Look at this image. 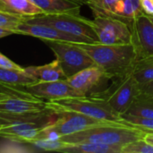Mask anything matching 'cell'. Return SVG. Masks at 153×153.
Returning a JSON list of instances; mask_svg holds the SVG:
<instances>
[{
	"label": "cell",
	"mask_w": 153,
	"mask_h": 153,
	"mask_svg": "<svg viewBox=\"0 0 153 153\" xmlns=\"http://www.w3.org/2000/svg\"><path fill=\"white\" fill-rule=\"evenodd\" d=\"M145 134L144 130L130 126L121 120L100 121L82 131L64 135L60 138V141L69 144L95 143L123 146L143 139Z\"/></svg>",
	"instance_id": "obj_1"
},
{
	"label": "cell",
	"mask_w": 153,
	"mask_h": 153,
	"mask_svg": "<svg viewBox=\"0 0 153 153\" xmlns=\"http://www.w3.org/2000/svg\"><path fill=\"white\" fill-rule=\"evenodd\" d=\"M79 45L92 58L95 65L100 67L111 79L132 72L137 60L132 43L103 44L96 42L80 43Z\"/></svg>",
	"instance_id": "obj_2"
},
{
	"label": "cell",
	"mask_w": 153,
	"mask_h": 153,
	"mask_svg": "<svg viewBox=\"0 0 153 153\" xmlns=\"http://www.w3.org/2000/svg\"><path fill=\"white\" fill-rule=\"evenodd\" d=\"M46 102L47 107L56 113L74 111L103 121H119L121 118L105 100L97 96L70 97Z\"/></svg>",
	"instance_id": "obj_3"
},
{
	"label": "cell",
	"mask_w": 153,
	"mask_h": 153,
	"mask_svg": "<svg viewBox=\"0 0 153 153\" xmlns=\"http://www.w3.org/2000/svg\"><path fill=\"white\" fill-rule=\"evenodd\" d=\"M24 22L46 24L66 33L88 39L94 42H100L94 30L92 20H89L81 14L40 13L29 17Z\"/></svg>",
	"instance_id": "obj_4"
},
{
	"label": "cell",
	"mask_w": 153,
	"mask_h": 153,
	"mask_svg": "<svg viewBox=\"0 0 153 153\" xmlns=\"http://www.w3.org/2000/svg\"><path fill=\"white\" fill-rule=\"evenodd\" d=\"M111 80L112 83L109 87L93 96L105 100L112 109L121 116L127 111L140 94L139 85L132 72L114 77Z\"/></svg>",
	"instance_id": "obj_5"
},
{
	"label": "cell",
	"mask_w": 153,
	"mask_h": 153,
	"mask_svg": "<svg viewBox=\"0 0 153 153\" xmlns=\"http://www.w3.org/2000/svg\"><path fill=\"white\" fill-rule=\"evenodd\" d=\"M55 54L67 78L78 72L95 65L92 58L80 47V43L41 39Z\"/></svg>",
	"instance_id": "obj_6"
},
{
	"label": "cell",
	"mask_w": 153,
	"mask_h": 153,
	"mask_svg": "<svg viewBox=\"0 0 153 153\" xmlns=\"http://www.w3.org/2000/svg\"><path fill=\"white\" fill-rule=\"evenodd\" d=\"M94 30L100 43L128 44L131 43V31L128 23L116 16L93 12Z\"/></svg>",
	"instance_id": "obj_7"
},
{
	"label": "cell",
	"mask_w": 153,
	"mask_h": 153,
	"mask_svg": "<svg viewBox=\"0 0 153 153\" xmlns=\"http://www.w3.org/2000/svg\"><path fill=\"white\" fill-rule=\"evenodd\" d=\"M131 31V43L137 60L153 56V22L148 14L142 12L126 22Z\"/></svg>",
	"instance_id": "obj_8"
},
{
	"label": "cell",
	"mask_w": 153,
	"mask_h": 153,
	"mask_svg": "<svg viewBox=\"0 0 153 153\" xmlns=\"http://www.w3.org/2000/svg\"><path fill=\"white\" fill-rule=\"evenodd\" d=\"M110 80L111 77L95 65L67 78L66 82L82 96H93L104 91Z\"/></svg>",
	"instance_id": "obj_9"
},
{
	"label": "cell",
	"mask_w": 153,
	"mask_h": 153,
	"mask_svg": "<svg viewBox=\"0 0 153 153\" xmlns=\"http://www.w3.org/2000/svg\"><path fill=\"white\" fill-rule=\"evenodd\" d=\"M16 90L30 94L37 99L55 100L70 97H81L66 80L55 82H35L25 85H13Z\"/></svg>",
	"instance_id": "obj_10"
},
{
	"label": "cell",
	"mask_w": 153,
	"mask_h": 153,
	"mask_svg": "<svg viewBox=\"0 0 153 153\" xmlns=\"http://www.w3.org/2000/svg\"><path fill=\"white\" fill-rule=\"evenodd\" d=\"M15 34L29 35L39 39H50V40H61L74 43H96L91 39L74 36L64 31H61L54 27L39 24V23H29L22 22L19 24L15 30Z\"/></svg>",
	"instance_id": "obj_11"
},
{
	"label": "cell",
	"mask_w": 153,
	"mask_h": 153,
	"mask_svg": "<svg viewBox=\"0 0 153 153\" xmlns=\"http://www.w3.org/2000/svg\"><path fill=\"white\" fill-rule=\"evenodd\" d=\"M56 113L57 118L51 126L60 134L61 137L82 131L92 125L103 121L74 111H60Z\"/></svg>",
	"instance_id": "obj_12"
},
{
	"label": "cell",
	"mask_w": 153,
	"mask_h": 153,
	"mask_svg": "<svg viewBox=\"0 0 153 153\" xmlns=\"http://www.w3.org/2000/svg\"><path fill=\"white\" fill-rule=\"evenodd\" d=\"M44 126L37 123H17L0 127V137L13 143L27 144L33 142Z\"/></svg>",
	"instance_id": "obj_13"
},
{
	"label": "cell",
	"mask_w": 153,
	"mask_h": 153,
	"mask_svg": "<svg viewBox=\"0 0 153 153\" xmlns=\"http://www.w3.org/2000/svg\"><path fill=\"white\" fill-rule=\"evenodd\" d=\"M47 102L40 99L11 97L0 102V112L24 113L36 112L47 109Z\"/></svg>",
	"instance_id": "obj_14"
},
{
	"label": "cell",
	"mask_w": 153,
	"mask_h": 153,
	"mask_svg": "<svg viewBox=\"0 0 153 153\" xmlns=\"http://www.w3.org/2000/svg\"><path fill=\"white\" fill-rule=\"evenodd\" d=\"M23 70L36 82H55L67 79L57 59L43 65L28 66Z\"/></svg>",
	"instance_id": "obj_15"
},
{
	"label": "cell",
	"mask_w": 153,
	"mask_h": 153,
	"mask_svg": "<svg viewBox=\"0 0 153 153\" xmlns=\"http://www.w3.org/2000/svg\"><path fill=\"white\" fill-rule=\"evenodd\" d=\"M46 14L73 13L80 14L82 4L73 0H31Z\"/></svg>",
	"instance_id": "obj_16"
},
{
	"label": "cell",
	"mask_w": 153,
	"mask_h": 153,
	"mask_svg": "<svg viewBox=\"0 0 153 153\" xmlns=\"http://www.w3.org/2000/svg\"><path fill=\"white\" fill-rule=\"evenodd\" d=\"M0 11L22 16H34L43 13L31 0H0Z\"/></svg>",
	"instance_id": "obj_17"
},
{
	"label": "cell",
	"mask_w": 153,
	"mask_h": 153,
	"mask_svg": "<svg viewBox=\"0 0 153 153\" xmlns=\"http://www.w3.org/2000/svg\"><path fill=\"white\" fill-rule=\"evenodd\" d=\"M121 145H108L95 143L69 144L58 151L65 153H121Z\"/></svg>",
	"instance_id": "obj_18"
},
{
	"label": "cell",
	"mask_w": 153,
	"mask_h": 153,
	"mask_svg": "<svg viewBox=\"0 0 153 153\" xmlns=\"http://www.w3.org/2000/svg\"><path fill=\"white\" fill-rule=\"evenodd\" d=\"M123 115L153 118V96L140 92L127 111Z\"/></svg>",
	"instance_id": "obj_19"
},
{
	"label": "cell",
	"mask_w": 153,
	"mask_h": 153,
	"mask_svg": "<svg viewBox=\"0 0 153 153\" xmlns=\"http://www.w3.org/2000/svg\"><path fill=\"white\" fill-rule=\"evenodd\" d=\"M143 11L140 0H119L114 6L111 16H116L126 22L136 17Z\"/></svg>",
	"instance_id": "obj_20"
},
{
	"label": "cell",
	"mask_w": 153,
	"mask_h": 153,
	"mask_svg": "<svg viewBox=\"0 0 153 153\" xmlns=\"http://www.w3.org/2000/svg\"><path fill=\"white\" fill-rule=\"evenodd\" d=\"M132 74L138 84L153 81V56L136 60L132 68Z\"/></svg>",
	"instance_id": "obj_21"
},
{
	"label": "cell",
	"mask_w": 153,
	"mask_h": 153,
	"mask_svg": "<svg viewBox=\"0 0 153 153\" xmlns=\"http://www.w3.org/2000/svg\"><path fill=\"white\" fill-rule=\"evenodd\" d=\"M36 81L29 76L23 69H12L0 66V83L8 85H25Z\"/></svg>",
	"instance_id": "obj_22"
},
{
	"label": "cell",
	"mask_w": 153,
	"mask_h": 153,
	"mask_svg": "<svg viewBox=\"0 0 153 153\" xmlns=\"http://www.w3.org/2000/svg\"><path fill=\"white\" fill-rule=\"evenodd\" d=\"M29 17H30V16L16 15V14L0 11V28L11 30L14 31V33H15V30H16L17 26L19 24L26 22Z\"/></svg>",
	"instance_id": "obj_23"
},
{
	"label": "cell",
	"mask_w": 153,
	"mask_h": 153,
	"mask_svg": "<svg viewBox=\"0 0 153 153\" xmlns=\"http://www.w3.org/2000/svg\"><path fill=\"white\" fill-rule=\"evenodd\" d=\"M120 120L130 125L135 126L137 128L144 130L146 133L153 132V118H146V117H140L130 115H121Z\"/></svg>",
	"instance_id": "obj_24"
},
{
	"label": "cell",
	"mask_w": 153,
	"mask_h": 153,
	"mask_svg": "<svg viewBox=\"0 0 153 153\" xmlns=\"http://www.w3.org/2000/svg\"><path fill=\"white\" fill-rule=\"evenodd\" d=\"M121 153H153V146L143 138L123 145Z\"/></svg>",
	"instance_id": "obj_25"
},
{
	"label": "cell",
	"mask_w": 153,
	"mask_h": 153,
	"mask_svg": "<svg viewBox=\"0 0 153 153\" xmlns=\"http://www.w3.org/2000/svg\"><path fill=\"white\" fill-rule=\"evenodd\" d=\"M32 145L39 152H58L62 148L67 145V143L57 140V141H49V140H38L27 143Z\"/></svg>",
	"instance_id": "obj_26"
},
{
	"label": "cell",
	"mask_w": 153,
	"mask_h": 153,
	"mask_svg": "<svg viewBox=\"0 0 153 153\" xmlns=\"http://www.w3.org/2000/svg\"><path fill=\"white\" fill-rule=\"evenodd\" d=\"M119 0H93L88 5L93 12L111 15L115 4Z\"/></svg>",
	"instance_id": "obj_27"
},
{
	"label": "cell",
	"mask_w": 153,
	"mask_h": 153,
	"mask_svg": "<svg viewBox=\"0 0 153 153\" xmlns=\"http://www.w3.org/2000/svg\"><path fill=\"white\" fill-rule=\"evenodd\" d=\"M0 66L1 67H6V68H12V69H18V70L23 69L22 66L15 64L11 59H9L7 56H4L1 52H0Z\"/></svg>",
	"instance_id": "obj_28"
},
{
	"label": "cell",
	"mask_w": 153,
	"mask_h": 153,
	"mask_svg": "<svg viewBox=\"0 0 153 153\" xmlns=\"http://www.w3.org/2000/svg\"><path fill=\"white\" fill-rule=\"evenodd\" d=\"M143 13L148 15H153V0H140Z\"/></svg>",
	"instance_id": "obj_29"
},
{
	"label": "cell",
	"mask_w": 153,
	"mask_h": 153,
	"mask_svg": "<svg viewBox=\"0 0 153 153\" xmlns=\"http://www.w3.org/2000/svg\"><path fill=\"white\" fill-rule=\"evenodd\" d=\"M139 85V89H140V92L141 93H144L150 96H153V81L143 83V84H138Z\"/></svg>",
	"instance_id": "obj_30"
},
{
	"label": "cell",
	"mask_w": 153,
	"mask_h": 153,
	"mask_svg": "<svg viewBox=\"0 0 153 153\" xmlns=\"http://www.w3.org/2000/svg\"><path fill=\"white\" fill-rule=\"evenodd\" d=\"M12 34H15L14 31H13L11 30L0 28V39H2L4 37H6V36H9V35H12Z\"/></svg>",
	"instance_id": "obj_31"
},
{
	"label": "cell",
	"mask_w": 153,
	"mask_h": 153,
	"mask_svg": "<svg viewBox=\"0 0 153 153\" xmlns=\"http://www.w3.org/2000/svg\"><path fill=\"white\" fill-rule=\"evenodd\" d=\"M143 139L148 143H150L151 145H152L153 146V132H148V133H146L145 134V135H144V137H143Z\"/></svg>",
	"instance_id": "obj_32"
},
{
	"label": "cell",
	"mask_w": 153,
	"mask_h": 153,
	"mask_svg": "<svg viewBox=\"0 0 153 153\" xmlns=\"http://www.w3.org/2000/svg\"><path fill=\"white\" fill-rule=\"evenodd\" d=\"M9 98H10V96H9V95H7V94H6V93H4V92L0 91V102H1V101H3V100H5L9 99Z\"/></svg>",
	"instance_id": "obj_33"
},
{
	"label": "cell",
	"mask_w": 153,
	"mask_h": 153,
	"mask_svg": "<svg viewBox=\"0 0 153 153\" xmlns=\"http://www.w3.org/2000/svg\"><path fill=\"white\" fill-rule=\"evenodd\" d=\"M82 4H89L91 2H92L93 0H79Z\"/></svg>",
	"instance_id": "obj_34"
},
{
	"label": "cell",
	"mask_w": 153,
	"mask_h": 153,
	"mask_svg": "<svg viewBox=\"0 0 153 153\" xmlns=\"http://www.w3.org/2000/svg\"><path fill=\"white\" fill-rule=\"evenodd\" d=\"M149 17L151 18V20L152 21V22H153V15H149Z\"/></svg>",
	"instance_id": "obj_35"
},
{
	"label": "cell",
	"mask_w": 153,
	"mask_h": 153,
	"mask_svg": "<svg viewBox=\"0 0 153 153\" xmlns=\"http://www.w3.org/2000/svg\"><path fill=\"white\" fill-rule=\"evenodd\" d=\"M73 1H75V2H77V3H80V4H82V3H81L79 0H73Z\"/></svg>",
	"instance_id": "obj_36"
},
{
	"label": "cell",
	"mask_w": 153,
	"mask_h": 153,
	"mask_svg": "<svg viewBox=\"0 0 153 153\" xmlns=\"http://www.w3.org/2000/svg\"><path fill=\"white\" fill-rule=\"evenodd\" d=\"M1 126H2V125H1V123H0V127H1Z\"/></svg>",
	"instance_id": "obj_37"
}]
</instances>
